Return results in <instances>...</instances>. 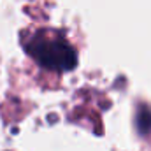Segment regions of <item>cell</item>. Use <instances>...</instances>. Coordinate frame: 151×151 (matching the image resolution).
<instances>
[{"mask_svg":"<svg viewBox=\"0 0 151 151\" xmlns=\"http://www.w3.org/2000/svg\"><path fill=\"white\" fill-rule=\"evenodd\" d=\"M25 51L47 70L67 72L77 65V53L62 35L39 32L25 44Z\"/></svg>","mask_w":151,"mask_h":151,"instance_id":"6da1fadb","label":"cell"},{"mask_svg":"<svg viewBox=\"0 0 151 151\" xmlns=\"http://www.w3.org/2000/svg\"><path fill=\"white\" fill-rule=\"evenodd\" d=\"M137 130L141 134H148L151 130V111L146 106H142L137 113Z\"/></svg>","mask_w":151,"mask_h":151,"instance_id":"7a4b0ae2","label":"cell"}]
</instances>
